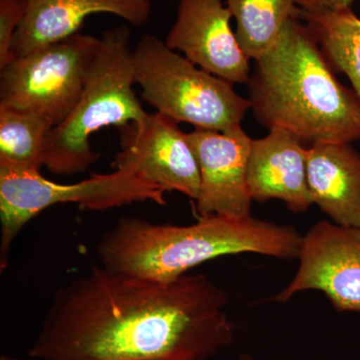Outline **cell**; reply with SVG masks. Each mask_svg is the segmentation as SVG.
<instances>
[{
    "label": "cell",
    "instance_id": "18",
    "mask_svg": "<svg viewBox=\"0 0 360 360\" xmlns=\"http://www.w3.org/2000/svg\"><path fill=\"white\" fill-rule=\"evenodd\" d=\"M27 0H0V70L13 59V44L22 22Z\"/></svg>",
    "mask_w": 360,
    "mask_h": 360
},
{
    "label": "cell",
    "instance_id": "16",
    "mask_svg": "<svg viewBox=\"0 0 360 360\" xmlns=\"http://www.w3.org/2000/svg\"><path fill=\"white\" fill-rule=\"evenodd\" d=\"M236 20V39L250 58L269 51L288 21L298 18V0H227Z\"/></svg>",
    "mask_w": 360,
    "mask_h": 360
},
{
    "label": "cell",
    "instance_id": "6",
    "mask_svg": "<svg viewBox=\"0 0 360 360\" xmlns=\"http://www.w3.org/2000/svg\"><path fill=\"white\" fill-rule=\"evenodd\" d=\"M165 191L127 170L94 174L75 184H59L39 172L0 167V265L6 266L14 239L27 222L59 203H77L91 210H105L142 201L165 205Z\"/></svg>",
    "mask_w": 360,
    "mask_h": 360
},
{
    "label": "cell",
    "instance_id": "14",
    "mask_svg": "<svg viewBox=\"0 0 360 360\" xmlns=\"http://www.w3.org/2000/svg\"><path fill=\"white\" fill-rule=\"evenodd\" d=\"M307 174L312 202L335 224L360 227V155L350 143L310 146Z\"/></svg>",
    "mask_w": 360,
    "mask_h": 360
},
{
    "label": "cell",
    "instance_id": "11",
    "mask_svg": "<svg viewBox=\"0 0 360 360\" xmlns=\"http://www.w3.org/2000/svg\"><path fill=\"white\" fill-rule=\"evenodd\" d=\"M231 18L224 0H179L165 44L215 77L245 84L250 77V58L232 32Z\"/></svg>",
    "mask_w": 360,
    "mask_h": 360
},
{
    "label": "cell",
    "instance_id": "5",
    "mask_svg": "<svg viewBox=\"0 0 360 360\" xmlns=\"http://www.w3.org/2000/svg\"><path fill=\"white\" fill-rule=\"evenodd\" d=\"M134 65L142 99L177 123L227 131L239 127L250 108L231 82L196 68L153 35L137 42Z\"/></svg>",
    "mask_w": 360,
    "mask_h": 360
},
{
    "label": "cell",
    "instance_id": "10",
    "mask_svg": "<svg viewBox=\"0 0 360 360\" xmlns=\"http://www.w3.org/2000/svg\"><path fill=\"white\" fill-rule=\"evenodd\" d=\"M200 172L195 200L200 217H251L248 165L251 141L241 125L227 131L196 129L187 134Z\"/></svg>",
    "mask_w": 360,
    "mask_h": 360
},
{
    "label": "cell",
    "instance_id": "20",
    "mask_svg": "<svg viewBox=\"0 0 360 360\" xmlns=\"http://www.w3.org/2000/svg\"><path fill=\"white\" fill-rule=\"evenodd\" d=\"M236 360H255V359H253V357L251 356V355H250V354H239V356L238 357V359H236Z\"/></svg>",
    "mask_w": 360,
    "mask_h": 360
},
{
    "label": "cell",
    "instance_id": "2",
    "mask_svg": "<svg viewBox=\"0 0 360 360\" xmlns=\"http://www.w3.org/2000/svg\"><path fill=\"white\" fill-rule=\"evenodd\" d=\"M255 60L248 101L262 125L286 130L309 148L360 139L359 97L338 82L300 18Z\"/></svg>",
    "mask_w": 360,
    "mask_h": 360
},
{
    "label": "cell",
    "instance_id": "15",
    "mask_svg": "<svg viewBox=\"0 0 360 360\" xmlns=\"http://www.w3.org/2000/svg\"><path fill=\"white\" fill-rule=\"evenodd\" d=\"M304 21L311 37L333 70L347 75L360 99V20L350 7L336 11H304Z\"/></svg>",
    "mask_w": 360,
    "mask_h": 360
},
{
    "label": "cell",
    "instance_id": "17",
    "mask_svg": "<svg viewBox=\"0 0 360 360\" xmlns=\"http://www.w3.org/2000/svg\"><path fill=\"white\" fill-rule=\"evenodd\" d=\"M52 129L37 116L0 108V167L39 172Z\"/></svg>",
    "mask_w": 360,
    "mask_h": 360
},
{
    "label": "cell",
    "instance_id": "21",
    "mask_svg": "<svg viewBox=\"0 0 360 360\" xmlns=\"http://www.w3.org/2000/svg\"><path fill=\"white\" fill-rule=\"evenodd\" d=\"M0 360H18L16 359H14V357L8 356V355H1L0 356Z\"/></svg>",
    "mask_w": 360,
    "mask_h": 360
},
{
    "label": "cell",
    "instance_id": "19",
    "mask_svg": "<svg viewBox=\"0 0 360 360\" xmlns=\"http://www.w3.org/2000/svg\"><path fill=\"white\" fill-rule=\"evenodd\" d=\"M354 0H298V6L304 11H336L350 7Z\"/></svg>",
    "mask_w": 360,
    "mask_h": 360
},
{
    "label": "cell",
    "instance_id": "3",
    "mask_svg": "<svg viewBox=\"0 0 360 360\" xmlns=\"http://www.w3.org/2000/svg\"><path fill=\"white\" fill-rule=\"evenodd\" d=\"M302 236L290 225L250 217H200L189 225L122 217L97 243L103 266L158 283H172L208 260L240 253L298 258Z\"/></svg>",
    "mask_w": 360,
    "mask_h": 360
},
{
    "label": "cell",
    "instance_id": "1",
    "mask_svg": "<svg viewBox=\"0 0 360 360\" xmlns=\"http://www.w3.org/2000/svg\"><path fill=\"white\" fill-rule=\"evenodd\" d=\"M229 297L210 277L158 283L92 266L56 291L27 355L39 360H205L231 345Z\"/></svg>",
    "mask_w": 360,
    "mask_h": 360
},
{
    "label": "cell",
    "instance_id": "8",
    "mask_svg": "<svg viewBox=\"0 0 360 360\" xmlns=\"http://www.w3.org/2000/svg\"><path fill=\"white\" fill-rule=\"evenodd\" d=\"M298 260L295 276L276 302L319 290L338 311L360 312V227L317 222L302 236Z\"/></svg>",
    "mask_w": 360,
    "mask_h": 360
},
{
    "label": "cell",
    "instance_id": "4",
    "mask_svg": "<svg viewBox=\"0 0 360 360\" xmlns=\"http://www.w3.org/2000/svg\"><path fill=\"white\" fill-rule=\"evenodd\" d=\"M129 26L103 33L87 66L84 89L70 116L52 129L44 167L59 175L80 174L101 158L90 136L104 127L141 124L149 113L135 94L134 49Z\"/></svg>",
    "mask_w": 360,
    "mask_h": 360
},
{
    "label": "cell",
    "instance_id": "12",
    "mask_svg": "<svg viewBox=\"0 0 360 360\" xmlns=\"http://www.w3.org/2000/svg\"><path fill=\"white\" fill-rule=\"evenodd\" d=\"M151 11L150 0H27L11 52L13 58H20L77 34L92 14L110 13L141 26L150 18Z\"/></svg>",
    "mask_w": 360,
    "mask_h": 360
},
{
    "label": "cell",
    "instance_id": "7",
    "mask_svg": "<svg viewBox=\"0 0 360 360\" xmlns=\"http://www.w3.org/2000/svg\"><path fill=\"white\" fill-rule=\"evenodd\" d=\"M98 44L96 37L77 33L14 58L0 70V108L28 113L58 127L79 101Z\"/></svg>",
    "mask_w": 360,
    "mask_h": 360
},
{
    "label": "cell",
    "instance_id": "13",
    "mask_svg": "<svg viewBox=\"0 0 360 360\" xmlns=\"http://www.w3.org/2000/svg\"><path fill=\"white\" fill-rule=\"evenodd\" d=\"M251 141L248 184L252 200H283L291 212L309 210L314 205L307 184L309 148L281 129Z\"/></svg>",
    "mask_w": 360,
    "mask_h": 360
},
{
    "label": "cell",
    "instance_id": "9",
    "mask_svg": "<svg viewBox=\"0 0 360 360\" xmlns=\"http://www.w3.org/2000/svg\"><path fill=\"white\" fill-rule=\"evenodd\" d=\"M120 150L115 170H127L160 186L198 198L200 172L193 149L179 123L162 113L150 115L141 124L120 127Z\"/></svg>",
    "mask_w": 360,
    "mask_h": 360
}]
</instances>
